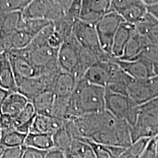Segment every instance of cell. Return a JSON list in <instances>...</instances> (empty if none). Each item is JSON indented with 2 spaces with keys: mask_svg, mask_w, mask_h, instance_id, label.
I'll return each mask as SVG.
<instances>
[{
  "mask_svg": "<svg viewBox=\"0 0 158 158\" xmlns=\"http://www.w3.org/2000/svg\"><path fill=\"white\" fill-rule=\"evenodd\" d=\"M106 89L80 79L70 96L67 121L105 110Z\"/></svg>",
  "mask_w": 158,
  "mask_h": 158,
  "instance_id": "cell-1",
  "label": "cell"
},
{
  "mask_svg": "<svg viewBox=\"0 0 158 158\" xmlns=\"http://www.w3.org/2000/svg\"><path fill=\"white\" fill-rule=\"evenodd\" d=\"M97 62L96 57L79 44L73 34L64 40L57 53L60 70L73 75L77 80L81 79L88 68Z\"/></svg>",
  "mask_w": 158,
  "mask_h": 158,
  "instance_id": "cell-2",
  "label": "cell"
},
{
  "mask_svg": "<svg viewBox=\"0 0 158 158\" xmlns=\"http://www.w3.org/2000/svg\"><path fill=\"white\" fill-rule=\"evenodd\" d=\"M100 121L98 129L90 141L103 145L127 148L133 143L130 124L103 110L100 112Z\"/></svg>",
  "mask_w": 158,
  "mask_h": 158,
  "instance_id": "cell-3",
  "label": "cell"
},
{
  "mask_svg": "<svg viewBox=\"0 0 158 158\" xmlns=\"http://www.w3.org/2000/svg\"><path fill=\"white\" fill-rule=\"evenodd\" d=\"M133 142L140 138L158 136V98L138 106L135 123L131 127Z\"/></svg>",
  "mask_w": 158,
  "mask_h": 158,
  "instance_id": "cell-4",
  "label": "cell"
},
{
  "mask_svg": "<svg viewBox=\"0 0 158 158\" xmlns=\"http://www.w3.org/2000/svg\"><path fill=\"white\" fill-rule=\"evenodd\" d=\"M73 34L79 44L96 57L98 61L108 60L113 57L102 50L95 25L78 20L75 23Z\"/></svg>",
  "mask_w": 158,
  "mask_h": 158,
  "instance_id": "cell-5",
  "label": "cell"
},
{
  "mask_svg": "<svg viewBox=\"0 0 158 158\" xmlns=\"http://www.w3.org/2000/svg\"><path fill=\"white\" fill-rule=\"evenodd\" d=\"M138 106L132 101L127 96L114 93L106 89L105 110L110 114L127 122L130 127L135 123Z\"/></svg>",
  "mask_w": 158,
  "mask_h": 158,
  "instance_id": "cell-6",
  "label": "cell"
},
{
  "mask_svg": "<svg viewBox=\"0 0 158 158\" xmlns=\"http://www.w3.org/2000/svg\"><path fill=\"white\" fill-rule=\"evenodd\" d=\"M122 22L124 21L121 15L117 12L111 10L104 15L95 24L102 50L110 56H111L112 43L114 36Z\"/></svg>",
  "mask_w": 158,
  "mask_h": 158,
  "instance_id": "cell-7",
  "label": "cell"
},
{
  "mask_svg": "<svg viewBox=\"0 0 158 158\" xmlns=\"http://www.w3.org/2000/svg\"><path fill=\"white\" fill-rule=\"evenodd\" d=\"M127 96L138 106L158 98V76L133 80L128 86Z\"/></svg>",
  "mask_w": 158,
  "mask_h": 158,
  "instance_id": "cell-8",
  "label": "cell"
},
{
  "mask_svg": "<svg viewBox=\"0 0 158 158\" xmlns=\"http://www.w3.org/2000/svg\"><path fill=\"white\" fill-rule=\"evenodd\" d=\"M117 67L114 58L98 61L88 68L82 78L91 84L106 89L111 81Z\"/></svg>",
  "mask_w": 158,
  "mask_h": 158,
  "instance_id": "cell-9",
  "label": "cell"
},
{
  "mask_svg": "<svg viewBox=\"0 0 158 158\" xmlns=\"http://www.w3.org/2000/svg\"><path fill=\"white\" fill-rule=\"evenodd\" d=\"M57 76V75H56ZM56 76H40L17 81V92L29 102L45 90H52V85Z\"/></svg>",
  "mask_w": 158,
  "mask_h": 158,
  "instance_id": "cell-10",
  "label": "cell"
},
{
  "mask_svg": "<svg viewBox=\"0 0 158 158\" xmlns=\"http://www.w3.org/2000/svg\"><path fill=\"white\" fill-rule=\"evenodd\" d=\"M111 10V0H82L79 20L95 25L104 15Z\"/></svg>",
  "mask_w": 158,
  "mask_h": 158,
  "instance_id": "cell-11",
  "label": "cell"
},
{
  "mask_svg": "<svg viewBox=\"0 0 158 158\" xmlns=\"http://www.w3.org/2000/svg\"><path fill=\"white\" fill-rule=\"evenodd\" d=\"M116 62L126 73L134 80H143L155 76L153 67L149 62L141 58L132 60L115 59Z\"/></svg>",
  "mask_w": 158,
  "mask_h": 158,
  "instance_id": "cell-12",
  "label": "cell"
},
{
  "mask_svg": "<svg viewBox=\"0 0 158 158\" xmlns=\"http://www.w3.org/2000/svg\"><path fill=\"white\" fill-rule=\"evenodd\" d=\"M7 54L14 73L16 83L23 79L40 76L39 70L19 51H11Z\"/></svg>",
  "mask_w": 158,
  "mask_h": 158,
  "instance_id": "cell-13",
  "label": "cell"
},
{
  "mask_svg": "<svg viewBox=\"0 0 158 158\" xmlns=\"http://www.w3.org/2000/svg\"><path fill=\"white\" fill-rule=\"evenodd\" d=\"M135 30V26L127 22H122L114 36L111 48V56L114 59H119L123 54L128 41Z\"/></svg>",
  "mask_w": 158,
  "mask_h": 158,
  "instance_id": "cell-14",
  "label": "cell"
},
{
  "mask_svg": "<svg viewBox=\"0 0 158 158\" xmlns=\"http://www.w3.org/2000/svg\"><path fill=\"white\" fill-rule=\"evenodd\" d=\"M135 30L147 39L150 45L158 47V20L147 12L135 25Z\"/></svg>",
  "mask_w": 158,
  "mask_h": 158,
  "instance_id": "cell-15",
  "label": "cell"
},
{
  "mask_svg": "<svg viewBox=\"0 0 158 158\" xmlns=\"http://www.w3.org/2000/svg\"><path fill=\"white\" fill-rule=\"evenodd\" d=\"M78 80L73 75L61 70L54 78L52 91L58 98H70Z\"/></svg>",
  "mask_w": 158,
  "mask_h": 158,
  "instance_id": "cell-16",
  "label": "cell"
},
{
  "mask_svg": "<svg viewBox=\"0 0 158 158\" xmlns=\"http://www.w3.org/2000/svg\"><path fill=\"white\" fill-rule=\"evenodd\" d=\"M66 121L50 116L36 114L29 133H45L53 135L55 132L64 125Z\"/></svg>",
  "mask_w": 158,
  "mask_h": 158,
  "instance_id": "cell-17",
  "label": "cell"
},
{
  "mask_svg": "<svg viewBox=\"0 0 158 158\" xmlns=\"http://www.w3.org/2000/svg\"><path fill=\"white\" fill-rule=\"evenodd\" d=\"M149 45L150 44L147 39L135 30L128 41L121 58L117 59L132 60L138 59Z\"/></svg>",
  "mask_w": 158,
  "mask_h": 158,
  "instance_id": "cell-18",
  "label": "cell"
},
{
  "mask_svg": "<svg viewBox=\"0 0 158 158\" xmlns=\"http://www.w3.org/2000/svg\"><path fill=\"white\" fill-rule=\"evenodd\" d=\"M147 12V6L141 0H135L118 10L117 13L121 15L124 22L135 26Z\"/></svg>",
  "mask_w": 158,
  "mask_h": 158,
  "instance_id": "cell-19",
  "label": "cell"
},
{
  "mask_svg": "<svg viewBox=\"0 0 158 158\" xmlns=\"http://www.w3.org/2000/svg\"><path fill=\"white\" fill-rule=\"evenodd\" d=\"M0 86L10 92H17L16 80L7 54L0 56Z\"/></svg>",
  "mask_w": 158,
  "mask_h": 158,
  "instance_id": "cell-20",
  "label": "cell"
},
{
  "mask_svg": "<svg viewBox=\"0 0 158 158\" xmlns=\"http://www.w3.org/2000/svg\"><path fill=\"white\" fill-rule=\"evenodd\" d=\"M32 39L33 37L22 29H18L9 34H5L4 45L6 52L22 50L31 43Z\"/></svg>",
  "mask_w": 158,
  "mask_h": 158,
  "instance_id": "cell-21",
  "label": "cell"
},
{
  "mask_svg": "<svg viewBox=\"0 0 158 158\" xmlns=\"http://www.w3.org/2000/svg\"><path fill=\"white\" fill-rule=\"evenodd\" d=\"M29 102V101L24 96L18 92H11L4 102L1 109V114H7L15 118Z\"/></svg>",
  "mask_w": 158,
  "mask_h": 158,
  "instance_id": "cell-22",
  "label": "cell"
},
{
  "mask_svg": "<svg viewBox=\"0 0 158 158\" xmlns=\"http://www.w3.org/2000/svg\"><path fill=\"white\" fill-rule=\"evenodd\" d=\"M55 94L52 90H45L37 94L30 102L35 108V112L39 115L50 116Z\"/></svg>",
  "mask_w": 158,
  "mask_h": 158,
  "instance_id": "cell-23",
  "label": "cell"
},
{
  "mask_svg": "<svg viewBox=\"0 0 158 158\" xmlns=\"http://www.w3.org/2000/svg\"><path fill=\"white\" fill-rule=\"evenodd\" d=\"M133 80L134 79L126 73L118 65L111 81L108 86V87L106 89L110 92H114V93L121 94L127 96L128 86H130V84Z\"/></svg>",
  "mask_w": 158,
  "mask_h": 158,
  "instance_id": "cell-24",
  "label": "cell"
},
{
  "mask_svg": "<svg viewBox=\"0 0 158 158\" xmlns=\"http://www.w3.org/2000/svg\"><path fill=\"white\" fill-rule=\"evenodd\" d=\"M24 146L44 151L54 148L52 135L45 133H29L26 138Z\"/></svg>",
  "mask_w": 158,
  "mask_h": 158,
  "instance_id": "cell-25",
  "label": "cell"
},
{
  "mask_svg": "<svg viewBox=\"0 0 158 158\" xmlns=\"http://www.w3.org/2000/svg\"><path fill=\"white\" fill-rule=\"evenodd\" d=\"M54 148L63 152H68L71 149L74 138L69 131L65 122L64 125L52 135Z\"/></svg>",
  "mask_w": 158,
  "mask_h": 158,
  "instance_id": "cell-26",
  "label": "cell"
},
{
  "mask_svg": "<svg viewBox=\"0 0 158 158\" xmlns=\"http://www.w3.org/2000/svg\"><path fill=\"white\" fill-rule=\"evenodd\" d=\"M89 143L97 158H118L126 148L103 145L88 139H84Z\"/></svg>",
  "mask_w": 158,
  "mask_h": 158,
  "instance_id": "cell-27",
  "label": "cell"
},
{
  "mask_svg": "<svg viewBox=\"0 0 158 158\" xmlns=\"http://www.w3.org/2000/svg\"><path fill=\"white\" fill-rule=\"evenodd\" d=\"M22 21L23 15L21 11L5 13L0 30L5 34H9L21 29Z\"/></svg>",
  "mask_w": 158,
  "mask_h": 158,
  "instance_id": "cell-28",
  "label": "cell"
},
{
  "mask_svg": "<svg viewBox=\"0 0 158 158\" xmlns=\"http://www.w3.org/2000/svg\"><path fill=\"white\" fill-rule=\"evenodd\" d=\"M27 134L20 133L15 129L2 131L0 142L6 147H19L24 145Z\"/></svg>",
  "mask_w": 158,
  "mask_h": 158,
  "instance_id": "cell-29",
  "label": "cell"
},
{
  "mask_svg": "<svg viewBox=\"0 0 158 158\" xmlns=\"http://www.w3.org/2000/svg\"><path fill=\"white\" fill-rule=\"evenodd\" d=\"M51 21L45 19H23L21 29L34 37L43 29L51 24Z\"/></svg>",
  "mask_w": 158,
  "mask_h": 158,
  "instance_id": "cell-30",
  "label": "cell"
},
{
  "mask_svg": "<svg viewBox=\"0 0 158 158\" xmlns=\"http://www.w3.org/2000/svg\"><path fill=\"white\" fill-rule=\"evenodd\" d=\"M70 150L76 152L82 158H97L92 147L84 139H74Z\"/></svg>",
  "mask_w": 158,
  "mask_h": 158,
  "instance_id": "cell-31",
  "label": "cell"
},
{
  "mask_svg": "<svg viewBox=\"0 0 158 158\" xmlns=\"http://www.w3.org/2000/svg\"><path fill=\"white\" fill-rule=\"evenodd\" d=\"M36 114L32 104L29 102L27 106L20 112L19 115L14 118L15 129L23 124L33 121Z\"/></svg>",
  "mask_w": 158,
  "mask_h": 158,
  "instance_id": "cell-32",
  "label": "cell"
},
{
  "mask_svg": "<svg viewBox=\"0 0 158 158\" xmlns=\"http://www.w3.org/2000/svg\"><path fill=\"white\" fill-rule=\"evenodd\" d=\"M138 58L145 59L153 67L155 76H158V47L150 45Z\"/></svg>",
  "mask_w": 158,
  "mask_h": 158,
  "instance_id": "cell-33",
  "label": "cell"
},
{
  "mask_svg": "<svg viewBox=\"0 0 158 158\" xmlns=\"http://www.w3.org/2000/svg\"><path fill=\"white\" fill-rule=\"evenodd\" d=\"M81 3L82 0H72L64 16L73 22L78 21L81 10Z\"/></svg>",
  "mask_w": 158,
  "mask_h": 158,
  "instance_id": "cell-34",
  "label": "cell"
},
{
  "mask_svg": "<svg viewBox=\"0 0 158 158\" xmlns=\"http://www.w3.org/2000/svg\"><path fill=\"white\" fill-rule=\"evenodd\" d=\"M26 149V146L6 147L5 152L1 158H23Z\"/></svg>",
  "mask_w": 158,
  "mask_h": 158,
  "instance_id": "cell-35",
  "label": "cell"
},
{
  "mask_svg": "<svg viewBox=\"0 0 158 158\" xmlns=\"http://www.w3.org/2000/svg\"><path fill=\"white\" fill-rule=\"evenodd\" d=\"M156 153H157V137L150 139L140 158H156Z\"/></svg>",
  "mask_w": 158,
  "mask_h": 158,
  "instance_id": "cell-36",
  "label": "cell"
},
{
  "mask_svg": "<svg viewBox=\"0 0 158 158\" xmlns=\"http://www.w3.org/2000/svg\"><path fill=\"white\" fill-rule=\"evenodd\" d=\"M15 129L14 127V118L7 114H1L0 115V130L1 131Z\"/></svg>",
  "mask_w": 158,
  "mask_h": 158,
  "instance_id": "cell-37",
  "label": "cell"
},
{
  "mask_svg": "<svg viewBox=\"0 0 158 158\" xmlns=\"http://www.w3.org/2000/svg\"><path fill=\"white\" fill-rule=\"evenodd\" d=\"M46 153L47 151H44V150L26 147L23 158H45Z\"/></svg>",
  "mask_w": 158,
  "mask_h": 158,
  "instance_id": "cell-38",
  "label": "cell"
},
{
  "mask_svg": "<svg viewBox=\"0 0 158 158\" xmlns=\"http://www.w3.org/2000/svg\"><path fill=\"white\" fill-rule=\"evenodd\" d=\"M45 158H66L65 154L60 150L53 148L47 151L46 155Z\"/></svg>",
  "mask_w": 158,
  "mask_h": 158,
  "instance_id": "cell-39",
  "label": "cell"
},
{
  "mask_svg": "<svg viewBox=\"0 0 158 158\" xmlns=\"http://www.w3.org/2000/svg\"><path fill=\"white\" fill-rule=\"evenodd\" d=\"M10 93V92H9V91L6 90L0 86V112H1L2 107L4 102H5L6 99L7 98V97H8V95Z\"/></svg>",
  "mask_w": 158,
  "mask_h": 158,
  "instance_id": "cell-40",
  "label": "cell"
},
{
  "mask_svg": "<svg viewBox=\"0 0 158 158\" xmlns=\"http://www.w3.org/2000/svg\"><path fill=\"white\" fill-rule=\"evenodd\" d=\"M147 10L149 13H151L156 19L158 20V3L155 4V5H153L148 6Z\"/></svg>",
  "mask_w": 158,
  "mask_h": 158,
  "instance_id": "cell-41",
  "label": "cell"
},
{
  "mask_svg": "<svg viewBox=\"0 0 158 158\" xmlns=\"http://www.w3.org/2000/svg\"><path fill=\"white\" fill-rule=\"evenodd\" d=\"M65 157L66 158H82L76 152L73 150H70L68 152H65Z\"/></svg>",
  "mask_w": 158,
  "mask_h": 158,
  "instance_id": "cell-42",
  "label": "cell"
},
{
  "mask_svg": "<svg viewBox=\"0 0 158 158\" xmlns=\"http://www.w3.org/2000/svg\"><path fill=\"white\" fill-rule=\"evenodd\" d=\"M147 6H150V5H153L155 4L158 3V0H141Z\"/></svg>",
  "mask_w": 158,
  "mask_h": 158,
  "instance_id": "cell-43",
  "label": "cell"
},
{
  "mask_svg": "<svg viewBox=\"0 0 158 158\" xmlns=\"http://www.w3.org/2000/svg\"><path fill=\"white\" fill-rule=\"evenodd\" d=\"M6 149V147L5 145H3L2 143L0 142V158L2 157L4 152H5Z\"/></svg>",
  "mask_w": 158,
  "mask_h": 158,
  "instance_id": "cell-44",
  "label": "cell"
},
{
  "mask_svg": "<svg viewBox=\"0 0 158 158\" xmlns=\"http://www.w3.org/2000/svg\"><path fill=\"white\" fill-rule=\"evenodd\" d=\"M156 158H158V136L157 137V153H156Z\"/></svg>",
  "mask_w": 158,
  "mask_h": 158,
  "instance_id": "cell-45",
  "label": "cell"
},
{
  "mask_svg": "<svg viewBox=\"0 0 158 158\" xmlns=\"http://www.w3.org/2000/svg\"><path fill=\"white\" fill-rule=\"evenodd\" d=\"M1 134H2V131L1 130H0V138H1Z\"/></svg>",
  "mask_w": 158,
  "mask_h": 158,
  "instance_id": "cell-46",
  "label": "cell"
},
{
  "mask_svg": "<svg viewBox=\"0 0 158 158\" xmlns=\"http://www.w3.org/2000/svg\"><path fill=\"white\" fill-rule=\"evenodd\" d=\"M0 115H1V112H0Z\"/></svg>",
  "mask_w": 158,
  "mask_h": 158,
  "instance_id": "cell-47",
  "label": "cell"
}]
</instances>
